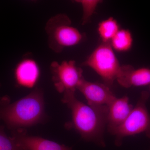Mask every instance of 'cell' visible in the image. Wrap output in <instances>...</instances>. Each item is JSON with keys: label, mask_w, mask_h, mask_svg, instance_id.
<instances>
[{"label": "cell", "mask_w": 150, "mask_h": 150, "mask_svg": "<svg viewBox=\"0 0 150 150\" xmlns=\"http://www.w3.org/2000/svg\"><path fill=\"white\" fill-rule=\"evenodd\" d=\"M100 76L105 84H112L116 80L121 66L109 43H103L84 63Z\"/></svg>", "instance_id": "obj_5"}, {"label": "cell", "mask_w": 150, "mask_h": 150, "mask_svg": "<svg viewBox=\"0 0 150 150\" xmlns=\"http://www.w3.org/2000/svg\"><path fill=\"white\" fill-rule=\"evenodd\" d=\"M133 39L131 32L128 30L120 29L110 41L112 49L118 52H126L131 49Z\"/></svg>", "instance_id": "obj_12"}, {"label": "cell", "mask_w": 150, "mask_h": 150, "mask_svg": "<svg viewBox=\"0 0 150 150\" xmlns=\"http://www.w3.org/2000/svg\"><path fill=\"white\" fill-rule=\"evenodd\" d=\"M22 150H73L71 148L37 137L15 133L12 136Z\"/></svg>", "instance_id": "obj_11"}, {"label": "cell", "mask_w": 150, "mask_h": 150, "mask_svg": "<svg viewBox=\"0 0 150 150\" xmlns=\"http://www.w3.org/2000/svg\"><path fill=\"white\" fill-rule=\"evenodd\" d=\"M107 126L112 131L124 123L131 113L133 107L127 96L116 97L107 105Z\"/></svg>", "instance_id": "obj_9"}, {"label": "cell", "mask_w": 150, "mask_h": 150, "mask_svg": "<svg viewBox=\"0 0 150 150\" xmlns=\"http://www.w3.org/2000/svg\"><path fill=\"white\" fill-rule=\"evenodd\" d=\"M116 81L127 88L150 85V69L143 67L135 69L131 65L121 66Z\"/></svg>", "instance_id": "obj_10"}, {"label": "cell", "mask_w": 150, "mask_h": 150, "mask_svg": "<svg viewBox=\"0 0 150 150\" xmlns=\"http://www.w3.org/2000/svg\"><path fill=\"white\" fill-rule=\"evenodd\" d=\"M75 92H65L63 98V102L71 110L73 126L84 139L104 146L107 106L86 104L76 98Z\"/></svg>", "instance_id": "obj_1"}, {"label": "cell", "mask_w": 150, "mask_h": 150, "mask_svg": "<svg viewBox=\"0 0 150 150\" xmlns=\"http://www.w3.org/2000/svg\"><path fill=\"white\" fill-rule=\"evenodd\" d=\"M149 96V93L143 92L126 121L110 131L115 137L117 146H120L123 138L129 136L145 133L150 138V113L146 105Z\"/></svg>", "instance_id": "obj_4"}, {"label": "cell", "mask_w": 150, "mask_h": 150, "mask_svg": "<svg viewBox=\"0 0 150 150\" xmlns=\"http://www.w3.org/2000/svg\"><path fill=\"white\" fill-rule=\"evenodd\" d=\"M76 1L80 4L82 8L83 24H86L90 20L97 7L101 2L99 0H79Z\"/></svg>", "instance_id": "obj_14"}, {"label": "cell", "mask_w": 150, "mask_h": 150, "mask_svg": "<svg viewBox=\"0 0 150 150\" xmlns=\"http://www.w3.org/2000/svg\"><path fill=\"white\" fill-rule=\"evenodd\" d=\"M77 89L82 93L88 104L95 106H107L115 97L105 84L82 80Z\"/></svg>", "instance_id": "obj_7"}, {"label": "cell", "mask_w": 150, "mask_h": 150, "mask_svg": "<svg viewBox=\"0 0 150 150\" xmlns=\"http://www.w3.org/2000/svg\"><path fill=\"white\" fill-rule=\"evenodd\" d=\"M46 30L49 47L57 53L65 48L76 46L83 40L82 33L71 25L66 15L60 14L51 18L46 23Z\"/></svg>", "instance_id": "obj_3"}, {"label": "cell", "mask_w": 150, "mask_h": 150, "mask_svg": "<svg viewBox=\"0 0 150 150\" xmlns=\"http://www.w3.org/2000/svg\"><path fill=\"white\" fill-rule=\"evenodd\" d=\"M40 67L37 62L30 57H25L18 63L14 70V77L20 86L32 88L40 78Z\"/></svg>", "instance_id": "obj_8"}, {"label": "cell", "mask_w": 150, "mask_h": 150, "mask_svg": "<svg viewBox=\"0 0 150 150\" xmlns=\"http://www.w3.org/2000/svg\"><path fill=\"white\" fill-rule=\"evenodd\" d=\"M117 21L110 17L100 22L98 28V34L103 43H109L119 30Z\"/></svg>", "instance_id": "obj_13"}, {"label": "cell", "mask_w": 150, "mask_h": 150, "mask_svg": "<svg viewBox=\"0 0 150 150\" xmlns=\"http://www.w3.org/2000/svg\"><path fill=\"white\" fill-rule=\"evenodd\" d=\"M45 117L43 92L33 91L16 102L0 105V121L8 128L16 129L40 123Z\"/></svg>", "instance_id": "obj_2"}, {"label": "cell", "mask_w": 150, "mask_h": 150, "mask_svg": "<svg viewBox=\"0 0 150 150\" xmlns=\"http://www.w3.org/2000/svg\"><path fill=\"white\" fill-rule=\"evenodd\" d=\"M51 70L54 86L60 93L75 91L84 79L82 70L74 61L53 62Z\"/></svg>", "instance_id": "obj_6"}, {"label": "cell", "mask_w": 150, "mask_h": 150, "mask_svg": "<svg viewBox=\"0 0 150 150\" xmlns=\"http://www.w3.org/2000/svg\"><path fill=\"white\" fill-rule=\"evenodd\" d=\"M0 150H22L13 137L6 134L2 127H0Z\"/></svg>", "instance_id": "obj_15"}]
</instances>
